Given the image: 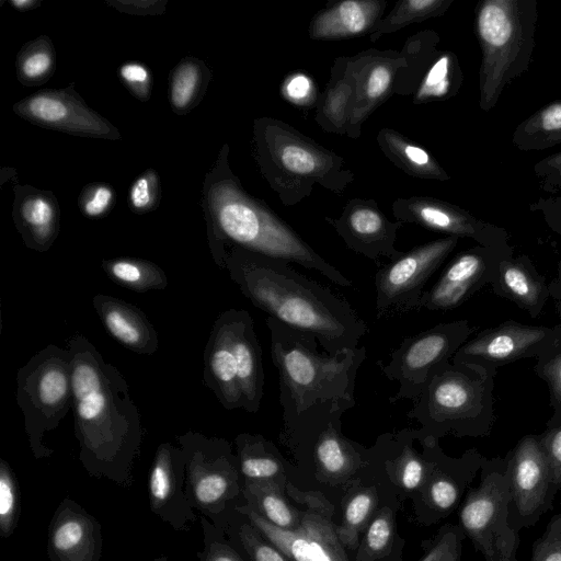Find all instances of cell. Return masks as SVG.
Wrapping results in <instances>:
<instances>
[{
    "label": "cell",
    "instance_id": "obj_50",
    "mask_svg": "<svg viewBox=\"0 0 561 561\" xmlns=\"http://www.w3.org/2000/svg\"><path fill=\"white\" fill-rule=\"evenodd\" d=\"M313 91L312 80L299 72L288 77L282 88L284 98L299 106H305L312 102Z\"/></svg>",
    "mask_w": 561,
    "mask_h": 561
},
{
    "label": "cell",
    "instance_id": "obj_52",
    "mask_svg": "<svg viewBox=\"0 0 561 561\" xmlns=\"http://www.w3.org/2000/svg\"><path fill=\"white\" fill-rule=\"evenodd\" d=\"M542 448L546 453L550 471L552 484L561 485V426L552 428L541 442Z\"/></svg>",
    "mask_w": 561,
    "mask_h": 561
},
{
    "label": "cell",
    "instance_id": "obj_48",
    "mask_svg": "<svg viewBox=\"0 0 561 561\" xmlns=\"http://www.w3.org/2000/svg\"><path fill=\"white\" fill-rule=\"evenodd\" d=\"M538 186L548 194L561 191V151L552 153L534 165Z\"/></svg>",
    "mask_w": 561,
    "mask_h": 561
},
{
    "label": "cell",
    "instance_id": "obj_46",
    "mask_svg": "<svg viewBox=\"0 0 561 561\" xmlns=\"http://www.w3.org/2000/svg\"><path fill=\"white\" fill-rule=\"evenodd\" d=\"M114 196V191L110 185L93 183L82 190L79 204L87 216L100 217L112 207Z\"/></svg>",
    "mask_w": 561,
    "mask_h": 561
},
{
    "label": "cell",
    "instance_id": "obj_10",
    "mask_svg": "<svg viewBox=\"0 0 561 561\" xmlns=\"http://www.w3.org/2000/svg\"><path fill=\"white\" fill-rule=\"evenodd\" d=\"M468 333L467 323L457 321L404 337L386 364L378 363L382 374L398 383L396 394L389 398L390 403L415 401L436 373L449 363V357L460 348Z\"/></svg>",
    "mask_w": 561,
    "mask_h": 561
},
{
    "label": "cell",
    "instance_id": "obj_27",
    "mask_svg": "<svg viewBox=\"0 0 561 561\" xmlns=\"http://www.w3.org/2000/svg\"><path fill=\"white\" fill-rule=\"evenodd\" d=\"M484 249L457 255L421 299L419 310L446 311L459 306L485 270Z\"/></svg>",
    "mask_w": 561,
    "mask_h": 561
},
{
    "label": "cell",
    "instance_id": "obj_15",
    "mask_svg": "<svg viewBox=\"0 0 561 561\" xmlns=\"http://www.w3.org/2000/svg\"><path fill=\"white\" fill-rule=\"evenodd\" d=\"M392 214L402 224H415L426 229L458 238H471L483 247H497L505 242L504 229L478 219L469 211L428 196L398 198Z\"/></svg>",
    "mask_w": 561,
    "mask_h": 561
},
{
    "label": "cell",
    "instance_id": "obj_43",
    "mask_svg": "<svg viewBox=\"0 0 561 561\" xmlns=\"http://www.w3.org/2000/svg\"><path fill=\"white\" fill-rule=\"evenodd\" d=\"M502 278L505 288L517 301L525 306H534L538 301L541 287L520 265L504 263Z\"/></svg>",
    "mask_w": 561,
    "mask_h": 561
},
{
    "label": "cell",
    "instance_id": "obj_59",
    "mask_svg": "<svg viewBox=\"0 0 561 561\" xmlns=\"http://www.w3.org/2000/svg\"><path fill=\"white\" fill-rule=\"evenodd\" d=\"M150 561H170V560H169V558H168V557H164V556H163V557L154 558V559H152V560H150Z\"/></svg>",
    "mask_w": 561,
    "mask_h": 561
},
{
    "label": "cell",
    "instance_id": "obj_18",
    "mask_svg": "<svg viewBox=\"0 0 561 561\" xmlns=\"http://www.w3.org/2000/svg\"><path fill=\"white\" fill-rule=\"evenodd\" d=\"M350 60L356 88L345 135L357 139L366 119L393 94L396 73L403 61L397 50L376 48L363 50Z\"/></svg>",
    "mask_w": 561,
    "mask_h": 561
},
{
    "label": "cell",
    "instance_id": "obj_51",
    "mask_svg": "<svg viewBox=\"0 0 561 561\" xmlns=\"http://www.w3.org/2000/svg\"><path fill=\"white\" fill-rule=\"evenodd\" d=\"M459 490L448 477L438 474L430 484V497L439 510H449L458 501Z\"/></svg>",
    "mask_w": 561,
    "mask_h": 561
},
{
    "label": "cell",
    "instance_id": "obj_17",
    "mask_svg": "<svg viewBox=\"0 0 561 561\" xmlns=\"http://www.w3.org/2000/svg\"><path fill=\"white\" fill-rule=\"evenodd\" d=\"M150 511L174 530L186 531L196 514L185 493V455L182 447L162 443L148 476Z\"/></svg>",
    "mask_w": 561,
    "mask_h": 561
},
{
    "label": "cell",
    "instance_id": "obj_45",
    "mask_svg": "<svg viewBox=\"0 0 561 561\" xmlns=\"http://www.w3.org/2000/svg\"><path fill=\"white\" fill-rule=\"evenodd\" d=\"M531 561H561V511L549 522L534 545Z\"/></svg>",
    "mask_w": 561,
    "mask_h": 561
},
{
    "label": "cell",
    "instance_id": "obj_40",
    "mask_svg": "<svg viewBox=\"0 0 561 561\" xmlns=\"http://www.w3.org/2000/svg\"><path fill=\"white\" fill-rule=\"evenodd\" d=\"M20 489L9 463L0 460V536L10 537L19 522Z\"/></svg>",
    "mask_w": 561,
    "mask_h": 561
},
{
    "label": "cell",
    "instance_id": "obj_6",
    "mask_svg": "<svg viewBox=\"0 0 561 561\" xmlns=\"http://www.w3.org/2000/svg\"><path fill=\"white\" fill-rule=\"evenodd\" d=\"M481 49L479 106L490 112L504 89L527 72L538 21L536 0H481L474 9Z\"/></svg>",
    "mask_w": 561,
    "mask_h": 561
},
{
    "label": "cell",
    "instance_id": "obj_44",
    "mask_svg": "<svg viewBox=\"0 0 561 561\" xmlns=\"http://www.w3.org/2000/svg\"><path fill=\"white\" fill-rule=\"evenodd\" d=\"M159 178L153 170L145 171L130 186L129 206L136 213L149 211L159 201Z\"/></svg>",
    "mask_w": 561,
    "mask_h": 561
},
{
    "label": "cell",
    "instance_id": "obj_5",
    "mask_svg": "<svg viewBox=\"0 0 561 561\" xmlns=\"http://www.w3.org/2000/svg\"><path fill=\"white\" fill-rule=\"evenodd\" d=\"M253 144L263 178L286 206L310 196L314 185L340 194L355 179L342 157L280 119H255Z\"/></svg>",
    "mask_w": 561,
    "mask_h": 561
},
{
    "label": "cell",
    "instance_id": "obj_34",
    "mask_svg": "<svg viewBox=\"0 0 561 561\" xmlns=\"http://www.w3.org/2000/svg\"><path fill=\"white\" fill-rule=\"evenodd\" d=\"M273 480H245L242 492L247 504L272 524L284 529H296L299 517L288 505Z\"/></svg>",
    "mask_w": 561,
    "mask_h": 561
},
{
    "label": "cell",
    "instance_id": "obj_41",
    "mask_svg": "<svg viewBox=\"0 0 561 561\" xmlns=\"http://www.w3.org/2000/svg\"><path fill=\"white\" fill-rule=\"evenodd\" d=\"M374 506V497L369 492H359L347 503L343 524L336 530L341 543L354 547L357 543V534L368 518Z\"/></svg>",
    "mask_w": 561,
    "mask_h": 561
},
{
    "label": "cell",
    "instance_id": "obj_42",
    "mask_svg": "<svg viewBox=\"0 0 561 561\" xmlns=\"http://www.w3.org/2000/svg\"><path fill=\"white\" fill-rule=\"evenodd\" d=\"M203 547L197 552L198 561H244L241 554L225 538V531L201 516Z\"/></svg>",
    "mask_w": 561,
    "mask_h": 561
},
{
    "label": "cell",
    "instance_id": "obj_23",
    "mask_svg": "<svg viewBox=\"0 0 561 561\" xmlns=\"http://www.w3.org/2000/svg\"><path fill=\"white\" fill-rule=\"evenodd\" d=\"M547 328L504 324L460 346L453 363L473 364L474 360L502 363L526 354L546 336Z\"/></svg>",
    "mask_w": 561,
    "mask_h": 561
},
{
    "label": "cell",
    "instance_id": "obj_19",
    "mask_svg": "<svg viewBox=\"0 0 561 561\" xmlns=\"http://www.w3.org/2000/svg\"><path fill=\"white\" fill-rule=\"evenodd\" d=\"M102 545L98 519L72 499H65L48 527L49 561H100Z\"/></svg>",
    "mask_w": 561,
    "mask_h": 561
},
{
    "label": "cell",
    "instance_id": "obj_32",
    "mask_svg": "<svg viewBox=\"0 0 561 561\" xmlns=\"http://www.w3.org/2000/svg\"><path fill=\"white\" fill-rule=\"evenodd\" d=\"M462 82L463 75L456 54L439 51L413 93L412 102L419 105L448 100L458 93Z\"/></svg>",
    "mask_w": 561,
    "mask_h": 561
},
{
    "label": "cell",
    "instance_id": "obj_11",
    "mask_svg": "<svg viewBox=\"0 0 561 561\" xmlns=\"http://www.w3.org/2000/svg\"><path fill=\"white\" fill-rule=\"evenodd\" d=\"M459 238L446 236L403 252L375 275L376 319L419 311L427 280L455 249Z\"/></svg>",
    "mask_w": 561,
    "mask_h": 561
},
{
    "label": "cell",
    "instance_id": "obj_38",
    "mask_svg": "<svg viewBox=\"0 0 561 561\" xmlns=\"http://www.w3.org/2000/svg\"><path fill=\"white\" fill-rule=\"evenodd\" d=\"M55 69V53L48 37L41 36L23 46L16 58L19 80L26 85L41 84Z\"/></svg>",
    "mask_w": 561,
    "mask_h": 561
},
{
    "label": "cell",
    "instance_id": "obj_2",
    "mask_svg": "<svg viewBox=\"0 0 561 561\" xmlns=\"http://www.w3.org/2000/svg\"><path fill=\"white\" fill-rule=\"evenodd\" d=\"M224 268L253 306L313 335L328 354L358 347L368 331L345 299L300 274L285 260L232 247L227 251Z\"/></svg>",
    "mask_w": 561,
    "mask_h": 561
},
{
    "label": "cell",
    "instance_id": "obj_29",
    "mask_svg": "<svg viewBox=\"0 0 561 561\" xmlns=\"http://www.w3.org/2000/svg\"><path fill=\"white\" fill-rule=\"evenodd\" d=\"M381 152L405 174L423 180L448 181L450 175L423 147L392 128H381L376 137Z\"/></svg>",
    "mask_w": 561,
    "mask_h": 561
},
{
    "label": "cell",
    "instance_id": "obj_26",
    "mask_svg": "<svg viewBox=\"0 0 561 561\" xmlns=\"http://www.w3.org/2000/svg\"><path fill=\"white\" fill-rule=\"evenodd\" d=\"M13 217L25 244L46 251L59 231V208L53 194L30 186L15 191Z\"/></svg>",
    "mask_w": 561,
    "mask_h": 561
},
{
    "label": "cell",
    "instance_id": "obj_21",
    "mask_svg": "<svg viewBox=\"0 0 561 561\" xmlns=\"http://www.w3.org/2000/svg\"><path fill=\"white\" fill-rule=\"evenodd\" d=\"M238 367L242 409L255 413L263 396L262 352L254 332L253 319L247 310L229 309L221 313Z\"/></svg>",
    "mask_w": 561,
    "mask_h": 561
},
{
    "label": "cell",
    "instance_id": "obj_47",
    "mask_svg": "<svg viewBox=\"0 0 561 561\" xmlns=\"http://www.w3.org/2000/svg\"><path fill=\"white\" fill-rule=\"evenodd\" d=\"M392 530L391 514L385 510L375 517L367 529L365 543L368 552L373 556L383 552L390 545Z\"/></svg>",
    "mask_w": 561,
    "mask_h": 561
},
{
    "label": "cell",
    "instance_id": "obj_36",
    "mask_svg": "<svg viewBox=\"0 0 561 561\" xmlns=\"http://www.w3.org/2000/svg\"><path fill=\"white\" fill-rule=\"evenodd\" d=\"M102 265L110 278L138 293L163 289L168 285L164 272L149 261L121 257L103 261Z\"/></svg>",
    "mask_w": 561,
    "mask_h": 561
},
{
    "label": "cell",
    "instance_id": "obj_28",
    "mask_svg": "<svg viewBox=\"0 0 561 561\" xmlns=\"http://www.w3.org/2000/svg\"><path fill=\"white\" fill-rule=\"evenodd\" d=\"M355 88L350 57L336 58L331 68L329 83L318 101L314 116L317 124L325 133L346 134Z\"/></svg>",
    "mask_w": 561,
    "mask_h": 561
},
{
    "label": "cell",
    "instance_id": "obj_57",
    "mask_svg": "<svg viewBox=\"0 0 561 561\" xmlns=\"http://www.w3.org/2000/svg\"><path fill=\"white\" fill-rule=\"evenodd\" d=\"M543 376L549 382L553 399L561 404V353L547 364Z\"/></svg>",
    "mask_w": 561,
    "mask_h": 561
},
{
    "label": "cell",
    "instance_id": "obj_49",
    "mask_svg": "<svg viewBox=\"0 0 561 561\" xmlns=\"http://www.w3.org/2000/svg\"><path fill=\"white\" fill-rule=\"evenodd\" d=\"M119 76L136 98L147 100L150 96L151 77L142 64L135 61L124 64L119 68Z\"/></svg>",
    "mask_w": 561,
    "mask_h": 561
},
{
    "label": "cell",
    "instance_id": "obj_30",
    "mask_svg": "<svg viewBox=\"0 0 561 561\" xmlns=\"http://www.w3.org/2000/svg\"><path fill=\"white\" fill-rule=\"evenodd\" d=\"M438 33L432 30L420 31L409 37L400 53L403 66L397 71L393 94L413 95L424 75L439 54Z\"/></svg>",
    "mask_w": 561,
    "mask_h": 561
},
{
    "label": "cell",
    "instance_id": "obj_53",
    "mask_svg": "<svg viewBox=\"0 0 561 561\" xmlns=\"http://www.w3.org/2000/svg\"><path fill=\"white\" fill-rule=\"evenodd\" d=\"M460 538L454 531L444 534L421 561H459Z\"/></svg>",
    "mask_w": 561,
    "mask_h": 561
},
{
    "label": "cell",
    "instance_id": "obj_22",
    "mask_svg": "<svg viewBox=\"0 0 561 561\" xmlns=\"http://www.w3.org/2000/svg\"><path fill=\"white\" fill-rule=\"evenodd\" d=\"M385 0H343L319 11L310 22L312 39H341L370 34L382 19Z\"/></svg>",
    "mask_w": 561,
    "mask_h": 561
},
{
    "label": "cell",
    "instance_id": "obj_8",
    "mask_svg": "<svg viewBox=\"0 0 561 561\" xmlns=\"http://www.w3.org/2000/svg\"><path fill=\"white\" fill-rule=\"evenodd\" d=\"M178 442L185 455V493L190 504L224 530L238 513L231 508L240 491L238 457L222 438L187 432Z\"/></svg>",
    "mask_w": 561,
    "mask_h": 561
},
{
    "label": "cell",
    "instance_id": "obj_12",
    "mask_svg": "<svg viewBox=\"0 0 561 561\" xmlns=\"http://www.w3.org/2000/svg\"><path fill=\"white\" fill-rule=\"evenodd\" d=\"M345 245L378 266L403 254L396 248L399 220H390L374 199L353 198L337 218L325 217Z\"/></svg>",
    "mask_w": 561,
    "mask_h": 561
},
{
    "label": "cell",
    "instance_id": "obj_31",
    "mask_svg": "<svg viewBox=\"0 0 561 561\" xmlns=\"http://www.w3.org/2000/svg\"><path fill=\"white\" fill-rule=\"evenodd\" d=\"M512 144L520 151L545 150L561 144V99L519 123L512 135Z\"/></svg>",
    "mask_w": 561,
    "mask_h": 561
},
{
    "label": "cell",
    "instance_id": "obj_55",
    "mask_svg": "<svg viewBox=\"0 0 561 561\" xmlns=\"http://www.w3.org/2000/svg\"><path fill=\"white\" fill-rule=\"evenodd\" d=\"M517 531L514 527L510 526L500 537L494 556L486 561H517Z\"/></svg>",
    "mask_w": 561,
    "mask_h": 561
},
{
    "label": "cell",
    "instance_id": "obj_1",
    "mask_svg": "<svg viewBox=\"0 0 561 561\" xmlns=\"http://www.w3.org/2000/svg\"><path fill=\"white\" fill-rule=\"evenodd\" d=\"M68 350L79 460L90 474L129 485L142 427L127 383L82 335L71 337Z\"/></svg>",
    "mask_w": 561,
    "mask_h": 561
},
{
    "label": "cell",
    "instance_id": "obj_33",
    "mask_svg": "<svg viewBox=\"0 0 561 561\" xmlns=\"http://www.w3.org/2000/svg\"><path fill=\"white\" fill-rule=\"evenodd\" d=\"M240 472L245 480H272L284 474V465L273 444L261 435L239 434L236 438Z\"/></svg>",
    "mask_w": 561,
    "mask_h": 561
},
{
    "label": "cell",
    "instance_id": "obj_25",
    "mask_svg": "<svg viewBox=\"0 0 561 561\" xmlns=\"http://www.w3.org/2000/svg\"><path fill=\"white\" fill-rule=\"evenodd\" d=\"M93 306L105 329L124 347L144 355L158 350V334L141 310L103 294L94 296Z\"/></svg>",
    "mask_w": 561,
    "mask_h": 561
},
{
    "label": "cell",
    "instance_id": "obj_7",
    "mask_svg": "<svg viewBox=\"0 0 561 561\" xmlns=\"http://www.w3.org/2000/svg\"><path fill=\"white\" fill-rule=\"evenodd\" d=\"M16 401L24 415L25 432L35 458L53 454L43 438L56 428L72 403L69 350L48 345L19 369Z\"/></svg>",
    "mask_w": 561,
    "mask_h": 561
},
{
    "label": "cell",
    "instance_id": "obj_20",
    "mask_svg": "<svg viewBox=\"0 0 561 561\" xmlns=\"http://www.w3.org/2000/svg\"><path fill=\"white\" fill-rule=\"evenodd\" d=\"M511 504L520 517L536 514L547 499L552 485L551 471L540 442L533 436L517 445L508 466Z\"/></svg>",
    "mask_w": 561,
    "mask_h": 561
},
{
    "label": "cell",
    "instance_id": "obj_56",
    "mask_svg": "<svg viewBox=\"0 0 561 561\" xmlns=\"http://www.w3.org/2000/svg\"><path fill=\"white\" fill-rule=\"evenodd\" d=\"M111 3L118 10L137 14H156L164 10L163 1H115Z\"/></svg>",
    "mask_w": 561,
    "mask_h": 561
},
{
    "label": "cell",
    "instance_id": "obj_4",
    "mask_svg": "<svg viewBox=\"0 0 561 561\" xmlns=\"http://www.w3.org/2000/svg\"><path fill=\"white\" fill-rule=\"evenodd\" d=\"M271 353L278 371L283 430L317 403L355 399V380L366 357L358 346L331 355L317 339L268 317Z\"/></svg>",
    "mask_w": 561,
    "mask_h": 561
},
{
    "label": "cell",
    "instance_id": "obj_58",
    "mask_svg": "<svg viewBox=\"0 0 561 561\" xmlns=\"http://www.w3.org/2000/svg\"><path fill=\"white\" fill-rule=\"evenodd\" d=\"M38 3H39L38 1H34V0H12L11 1V4L20 11L33 9Z\"/></svg>",
    "mask_w": 561,
    "mask_h": 561
},
{
    "label": "cell",
    "instance_id": "obj_14",
    "mask_svg": "<svg viewBox=\"0 0 561 561\" xmlns=\"http://www.w3.org/2000/svg\"><path fill=\"white\" fill-rule=\"evenodd\" d=\"M14 111L23 118L43 127L79 136L119 138L117 129L89 108L69 88L32 94L18 102Z\"/></svg>",
    "mask_w": 561,
    "mask_h": 561
},
{
    "label": "cell",
    "instance_id": "obj_13",
    "mask_svg": "<svg viewBox=\"0 0 561 561\" xmlns=\"http://www.w3.org/2000/svg\"><path fill=\"white\" fill-rule=\"evenodd\" d=\"M237 512L244 515L260 534L291 561H347L332 524L316 513L300 514L296 529H284L248 505L238 506Z\"/></svg>",
    "mask_w": 561,
    "mask_h": 561
},
{
    "label": "cell",
    "instance_id": "obj_24",
    "mask_svg": "<svg viewBox=\"0 0 561 561\" xmlns=\"http://www.w3.org/2000/svg\"><path fill=\"white\" fill-rule=\"evenodd\" d=\"M203 379L224 408L242 409L237 362L221 314L215 321L206 344Z\"/></svg>",
    "mask_w": 561,
    "mask_h": 561
},
{
    "label": "cell",
    "instance_id": "obj_16",
    "mask_svg": "<svg viewBox=\"0 0 561 561\" xmlns=\"http://www.w3.org/2000/svg\"><path fill=\"white\" fill-rule=\"evenodd\" d=\"M510 470L488 471L480 485L471 491L460 512V522L485 560L494 556L502 534L511 526Z\"/></svg>",
    "mask_w": 561,
    "mask_h": 561
},
{
    "label": "cell",
    "instance_id": "obj_9",
    "mask_svg": "<svg viewBox=\"0 0 561 561\" xmlns=\"http://www.w3.org/2000/svg\"><path fill=\"white\" fill-rule=\"evenodd\" d=\"M471 369L465 363H447L413 401L407 415L421 425L417 439L462 432L479 414L481 388Z\"/></svg>",
    "mask_w": 561,
    "mask_h": 561
},
{
    "label": "cell",
    "instance_id": "obj_54",
    "mask_svg": "<svg viewBox=\"0 0 561 561\" xmlns=\"http://www.w3.org/2000/svg\"><path fill=\"white\" fill-rule=\"evenodd\" d=\"M530 210L539 213L545 220L557 230L561 231V198H539L529 205Z\"/></svg>",
    "mask_w": 561,
    "mask_h": 561
},
{
    "label": "cell",
    "instance_id": "obj_3",
    "mask_svg": "<svg viewBox=\"0 0 561 561\" xmlns=\"http://www.w3.org/2000/svg\"><path fill=\"white\" fill-rule=\"evenodd\" d=\"M228 146L205 182L208 234L214 259L225 266L227 251L240 247L313 270L332 283L350 287L352 282L318 254L265 203L249 195L228 164Z\"/></svg>",
    "mask_w": 561,
    "mask_h": 561
},
{
    "label": "cell",
    "instance_id": "obj_35",
    "mask_svg": "<svg viewBox=\"0 0 561 561\" xmlns=\"http://www.w3.org/2000/svg\"><path fill=\"white\" fill-rule=\"evenodd\" d=\"M210 79L203 61L185 58L172 70L170 77V101L178 114H184L201 100Z\"/></svg>",
    "mask_w": 561,
    "mask_h": 561
},
{
    "label": "cell",
    "instance_id": "obj_39",
    "mask_svg": "<svg viewBox=\"0 0 561 561\" xmlns=\"http://www.w3.org/2000/svg\"><path fill=\"white\" fill-rule=\"evenodd\" d=\"M237 515L238 513L228 522L224 531L230 543L238 546L250 561H291L275 546L267 543L245 516L247 520H239Z\"/></svg>",
    "mask_w": 561,
    "mask_h": 561
},
{
    "label": "cell",
    "instance_id": "obj_37",
    "mask_svg": "<svg viewBox=\"0 0 561 561\" xmlns=\"http://www.w3.org/2000/svg\"><path fill=\"white\" fill-rule=\"evenodd\" d=\"M454 0H402L398 1L390 13L382 18L369 34L371 42L394 33L410 24L442 16Z\"/></svg>",
    "mask_w": 561,
    "mask_h": 561
}]
</instances>
